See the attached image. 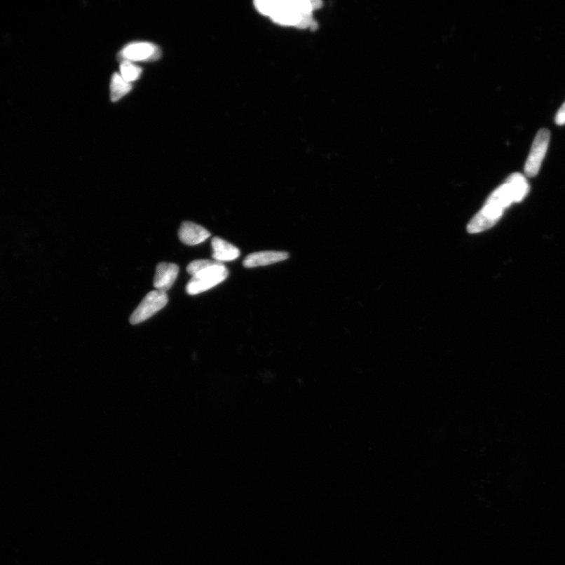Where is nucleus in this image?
Returning a JSON list of instances; mask_svg holds the SVG:
<instances>
[{
	"label": "nucleus",
	"instance_id": "1",
	"mask_svg": "<svg viewBox=\"0 0 565 565\" xmlns=\"http://www.w3.org/2000/svg\"><path fill=\"white\" fill-rule=\"evenodd\" d=\"M529 191V185L522 174L511 175L502 186L492 193L485 205L471 219L468 230L470 233H478L494 226L505 211L512 203L522 201Z\"/></svg>",
	"mask_w": 565,
	"mask_h": 565
},
{
	"label": "nucleus",
	"instance_id": "2",
	"mask_svg": "<svg viewBox=\"0 0 565 565\" xmlns=\"http://www.w3.org/2000/svg\"><path fill=\"white\" fill-rule=\"evenodd\" d=\"M320 1L310 0H259L256 9L275 23L299 29L315 28L313 14L320 8Z\"/></svg>",
	"mask_w": 565,
	"mask_h": 565
},
{
	"label": "nucleus",
	"instance_id": "3",
	"mask_svg": "<svg viewBox=\"0 0 565 565\" xmlns=\"http://www.w3.org/2000/svg\"><path fill=\"white\" fill-rule=\"evenodd\" d=\"M229 271L226 266L215 261L211 266L197 273L186 285V292L196 295L210 290L226 280Z\"/></svg>",
	"mask_w": 565,
	"mask_h": 565
},
{
	"label": "nucleus",
	"instance_id": "4",
	"mask_svg": "<svg viewBox=\"0 0 565 565\" xmlns=\"http://www.w3.org/2000/svg\"><path fill=\"white\" fill-rule=\"evenodd\" d=\"M550 141V131L547 129L538 130L530 150L524 172L529 177H535L540 172L543 161L546 156Z\"/></svg>",
	"mask_w": 565,
	"mask_h": 565
},
{
	"label": "nucleus",
	"instance_id": "5",
	"mask_svg": "<svg viewBox=\"0 0 565 565\" xmlns=\"http://www.w3.org/2000/svg\"><path fill=\"white\" fill-rule=\"evenodd\" d=\"M168 297L166 292L153 291L146 295L140 305L137 307L130 318L131 325H139L153 317L155 313L162 310L168 304Z\"/></svg>",
	"mask_w": 565,
	"mask_h": 565
},
{
	"label": "nucleus",
	"instance_id": "6",
	"mask_svg": "<svg viewBox=\"0 0 565 565\" xmlns=\"http://www.w3.org/2000/svg\"><path fill=\"white\" fill-rule=\"evenodd\" d=\"M179 268L175 264L161 262L156 266L154 285L156 290L166 292L172 288L179 274Z\"/></svg>",
	"mask_w": 565,
	"mask_h": 565
},
{
	"label": "nucleus",
	"instance_id": "7",
	"mask_svg": "<svg viewBox=\"0 0 565 565\" xmlns=\"http://www.w3.org/2000/svg\"><path fill=\"white\" fill-rule=\"evenodd\" d=\"M210 236L211 233L205 228L191 222H184L179 230V238L186 245H200Z\"/></svg>",
	"mask_w": 565,
	"mask_h": 565
},
{
	"label": "nucleus",
	"instance_id": "8",
	"mask_svg": "<svg viewBox=\"0 0 565 565\" xmlns=\"http://www.w3.org/2000/svg\"><path fill=\"white\" fill-rule=\"evenodd\" d=\"M158 53L155 45L146 42L130 43L121 51V56L130 61H146L153 58Z\"/></svg>",
	"mask_w": 565,
	"mask_h": 565
},
{
	"label": "nucleus",
	"instance_id": "9",
	"mask_svg": "<svg viewBox=\"0 0 565 565\" xmlns=\"http://www.w3.org/2000/svg\"><path fill=\"white\" fill-rule=\"evenodd\" d=\"M288 258L289 254L285 252H259L247 256L243 264L246 268L266 266L287 260Z\"/></svg>",
	"mask_w": 565,
	"mask_h": 565
},
{
	"label": "nucleus",
	"instance_id": "10",
	"mask_svg": "<svg viewBox=\"0 0 565 565\" xmlns=\"http://www.w3.org/2000/svg\"><path fill=\"white\" fill-rule=\"evenodd\" d=\"M213 250L212 257L215 261L221 262L231 261L238 259L240 254V250L230 243L220 238H215L212 241Z\"/></svg>",
	"mask_w": 565,
	"mask_h": 565
},
{
	"label": "nucleus",
	"instance_id": "11",
	"mask_svg": "<svg viewBox=\"0 0 565 565\" xmlns=\"http://www.w3.org/2000/svg\"><path fill=\"white\" fill-rule=\"evenodd\" d=\"M132 89L131 84L126 81L119 74H115L111 78L110 91L111 102H117L123 96L129 93Z\"/></svg>",
	"mask_w": 565,
	"mask_h": 565
},
{
	"label": "nucleus",
	"instance_id": "12",
	"mask_svg": "<svg viewBox=\"0 0 565 565\" xmlns=\"http://www.w3.org/2000/svg\"><path fill=\"white\" fill-rule=\"evenodd\" d=\"M141 74L142 69L130 62L125 61L121 65V76L130 83L139 80Z\"/></svg>",
	"mask_w": 565,
	"mask_h": 565
},
{
	"label": "nucleus",
	"instance_id": "13",
	"mask_svg": "<svg viewBox=\"0 0 565 565\" xmlns=\"http://www.w3.org/2000/svg\"><path fill=\"white\" fill-rule=\"evenodd\" d=\"M214 261L212 260H206V259H201V260H195L189 264L187 266V272L192 275H194L197 273H199L202 271V269L211 266Z\"/></svg>",
	"mask_w": 565,
	"mask_h": 565
},
{
	"label": "nucleus",
	"instance_id": "14",
	"mask_svg": "<svg viewBox=\"0 0 565 565\" xmlns=\"http://www.w3.org/2000/svg\"><path fill=\"white\" fill-rule=\"evenodd\" d=\"M555 123L558 126H563L565 125V102L559 110H558L555 116Z\"/></svg>",
	"mask_w": 565,
	"mask_h": 565
}]
</instances>
